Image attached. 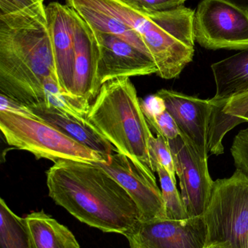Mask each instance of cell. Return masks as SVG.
<instances>
[{
    "instance_id": "obj_12",
    "label": "cell",
    "mask_w": 248,
    "mask_h": 248,
    "mask_svg": "<svg viewBox=\"0 0 248 248\" xmlns=\"http://www.w3.org/2000/svg\"><path fill=\"white\" fill-rule=\"evenodd\" d=\"M156 94L165 104L174 119L180 135L190 143L198 154L208 160L209 125L212 106L210 100H202L173 90H161Z\"/></svg>"
},
{
    "instance_id": "obj_26",
    "label": "cell",
    "mask_w": 248,
    "mask_h": 248,
    "mask_svg": "<svg viewBox=\"0 0 248 248\" xmlns=\"http://www.w3.org/2000/svg\"><path fill=\"white\" fill-rule=\"evenodd\" d=\"M0 111H7L32 119H39L27 106L1 94H0Z\"/></svg>"
},
{
    "instance_id": "obj_15",
    "label": "cell",
    "mask_w": 248,
    "mask_h": 248,
    "mask_svg": "<svg viewBox=\"0 0 248 248\" xmlns=\"http://www.w3.org/2000/svg\"><path fill=\"white\" fill-rule=\"evenodd\" d=\"M216 93L210 99L211 121L224 119V109L233 97L248 93V48L211 65Z\"/></svg>"
},
{
    "instance_id": "obj_11",
    "label": "cell",
    "mask_w": 248,
    "mask_h": 248,
    "mask_svg": "<svg viewBox=\"0 0 248 248\" xmlns=\"http://www.w3.org/2000/svg\"><path fill=\"white\" fill-rule=\"evenodd\" d=\"M208 230L203 215L185 219L140 221L127 237L143 248H204Z\"/></svg>"
},
{
    "instance_id": "obj_28",
    "label": "cell",
    "mask_w": 248,
    "mask_h": 248,
    "mask_svg": "<svg viewBox=\"0 0 248 248\" xmlns=\"http://www.w3.org/2000/svg\"><path fill=\"white\" fill-rule=\"evenodd\" d=\"M236 117L239 118V119L241 121L242 123H244V122H248V109L247 110H246V112L242 113V114L238 115V116H236Z\"/></svg>"
},
{
    "instance_id": "obj_27",
    "label": "cell",
    "mask_w": 248,
    "mask_h": 248,
    "mask_svg": "<svg viewBox=\"0 0 248 248\" xmlns=\"http://www.w3.org/2000/svg\"><path fill=\"white\" fill-rule=\"evenodd\" d=\"M228 2L231 3L243 10L248 11V0H225Z\"/></svg>"
},
{
    "instance_id": "obj_14",
    "label": "cell",
    "mask_w": 248,
    "mask_h": 248,
    "mask_svg": "<svg viewBox=\"0 0 248 248\" xmlns=\"http://www.w3.org/2000/svg\"><path fill=\"white\" fill-rule=\"evenodd\" d=\"M74 13L75 61L71 93L90 103L96 98L101 87L97 77L99 49L91 28Z\"/></svg>"
},
{
    "instance_id": "obj_18",
    "label": "cell",
    "mask_w": 248,
    "mask_h": 248,
    "mask_svg": "<svg viewBox=\"0 0 248 248\" xmlns=\"http://www.w3.org/2000/svg\"><path fill=\"white\" fill-rule=\"evenodd\" d=\"M45 105L79 119H87L91 105L60 87L52 77L44 81Z\"/></svg>"
},
{
    "instance_id": "obj_9",
    "label": "cell",
    "mask_w": 248,
    "mask_h": 248,
    "mask_svg": "<svg viewBox=\"0 0 248 248\" xmlns=\"http://www.w3.org/2000/svg\"><path fill=\"white\" fill-rule=\"evenodd\" d=\"M99 164L131 195L141 214V221L167 218L155 176L144 171L125 155L115 153Z\"/></svg>"
},
{
    "instance_id": "obj_5",
    "label": "cell",
    "mask_w": 248,
    "mask_h": 248,
    "mask_svg": "<svg viewBox=\"0 0 248 248\" xmlns=\"http://www.w3.org/2000/svg\"><path fill=\"white\" fill-rule=\"evenodd\" d=\"M206 243L221 248H248V176L237 170L214 182L203 214Z\"/></svg>"
},
{
    "instance_id": "obj_13",
    "label": "cell",
    "mask_w": 248,
    "mask_h": 248,
    "mask_svg": "<svg viewBox=\"0 0 248 248\" xmlns=\"http://www.w3.org/2000/svg\"><path fill=\"white\" fill-rule=\"evenodd\" d=\"M46 13L58 83L61 88L71 93L75 61V13L67 4L55 1L48 4Z\"/></svg>"
},
{
    "instance_id": "obj_19",
    "label": "cell",
    "mask_w": 248,
    "mask_h": 248,
    "mask_svg": "<svg viewBox=\"0 0 248 248\" xmlns=\"http://www.w3.org/2000/svg\"><path fill=\"white\" fill-rule=\"evenodd\" d=\"M141 107L149 125L157 134L167 140H173L180 135L174 119L167 111L164 100L160 96L153 94L141 100Z\"/></svg>"
},
{
    "instance_id": "obj_8",
    "label": "cell",
    "mask_w": 248,
    "mask_h": 248,
    "mask_svg": "<svg viewBox=\"0 0 248 248\" xmlns=\"http://www.w3.org/2000/svg\"><path fill=\"white\" fill-rule=\"evenodd\" d=\"M167 140L185 209L189 217L202 216L211 201L214 185L208 169V160L202 158L181 135Z\"/></svg>"
},
{
    "instance_id": "obj_31",
    "label": "cell",
    "mask_w": 248,
    "mask_h": 248,
    "mask_svg": "<svg viewBox=\"0 0 248 248\" xmlns=\"http://www.w3.org/2000/svg\"><path fill=\"white\" fill-rule=\"evenodd\" d=\"M42 1H44V0H42Z\"/></svg>"
},
{
    "instance_id": "obj_24",
    "label": "cell",
    "mask_w": 248,
    "mask_h": 248,
    "mask_svg": "<svg viewBox=\"0 0 248 248\" xmlns=\"http://www.w3.org/2000/svg\"><path fill=\"white\" fill-rule=\"evenodd\" d=\"M131 8L144 14L167 11L183 5L186 0H120Z\"/></svg>"
},
{
    "instance_id": "obj_20",
    "label": "cell",
    "mask_w": 248,
    "mask_h": 248,
    "mask_svg": "<svg viewBox=\"0 0 248 248\" xmlns=\"http://www.w3.org/2000/svg\"><path fill=\"white\" fill-rule=\"evenodd\" d=\"M0 248H30L23 218L0 200Z\"/></svg>"
},
{
    "instance_id": "obj_4",
    "label": "cell",
    "mask_w": 248,
    "mask_h": 248,
    "mask_svg": "<svg viewBox=\"0 0 248 248\" xmlns=\"http://www.w3.org/2000/svg\"><path fill=\"white\" fill-rule=\"evenodd\" d=\"M90 1L139 33L159 72H170L186 59L189 51V36L184 25L177 19L163 15L149 16L133 10L120 0Z\"/></svg>"
},
{
    "instance_id": "obj_7",
    "label": "cell",
    "mask_w": 248,
    "mask_h": 248,
    "mask_svg": "<svg viewBox=\"0 0 248 248\" xmlns=\"http://www.w3.org/2000/svg\"><path fill=\"white\" fill-rule=\"evenodd\" d=\"M194 33L206 49H248V11L225 0H203L195 12Z\"/></svg>"
},
{
    "instance_id": "obj_23",
    "label": "cell",
    "mask_w": 248,
    "mask_h": 248,
    "mask_svg": "<svg viewBox=\"0 0 248 248\" xmlns=\"http://www.w3.org/2000/svg\"><path fill=\"white\" fill-rule=\"evenodd\" d=\"M44 13L46 7L42 0H0V16Z\"/></svg>"
},
{
    "instance_id": "obj_3",
    "label": "cell",
    "mask_w": 248,
    "mask_h": 248,
    "mask_svg": "<svg viewBox=\"0 0 248 248\" xmlns=\"http://www.w3.org/2000/svg\"><path fill=\"white\" fill-rule=\"evenodd\" d=\"M87 119L118 153L128 156L144 171L154 176L149 150V140L152 134L130 78L104 83L91 105Z\"/></svg>"
},
{
    "instance_id": "obj_17",
    "label": "cell",
    "mask_w": 248,
    "mask_h": 248,
    "mask_svg": "<svg viewBox=\"0 0 248 248\" xmlns=\"http://www.w3.org/2000/svg\"><path fill=\"white\" fill-rule=\"evenodd\" d=\"M23 221L30 248H81L73 233L44 211L27 214Z\"/></svg>"
},
{
    "instance_id": "obj_30",
    "label": "cell",
    "mask_w": 248,
    "mask_h": 248,
    "mask_svg": "<svg viewBox=\"0 0 248 248\" xmlns=\"http://www.w3.org/2000/svg\"><path fill=\"white\" fill-rule=\"evenodd\" d=\"M204 248H221L218 246H215V245H208V246H205Z\"/></svg>"
},
{
    "instance_id": "obj_21",
    "label": "cell",
    "mask_w": 248,
    "mask_h": 248,
    "mask_svg": "<svg viewBox=\"0 0 248 248\" xmlns=\"http://www.w3.org/2000/svg\"><path fill=\"white\" fill-rule=\"evenodd\" d=\"M156 172H157L160 178L162 195L167 218L181 220L189 218L181 194L176 187V182L170 177L165 169L160 165L156 166Z\"/></svg>"
},
{
    "instance_id": "obj_22",
    "label": "cell",
    "mask_w": 248,
    "mask_h": 248,
    "mask_svg": "<svg viewBox=\"0 0 248 248\" xmlns=\"http://www.w3.org/2000/svg\"><path fill=\"white\" fill-rule=\"evenodd\" d=\"M149 150L155 172L156 166L160 165L165 169L170 177L176 182L174 160L168 140L160 134H157V137L151 135L149 140Z\"/></svg>"
},
{
    "instance_id": "obj_16",
    "label": "cell",
    "mask_w": 248,
    "mask_h": 248,
    "mask_svg": "<svg viewBox=\"0 0 248 248\" xmlns=\"http://www.w3.org/2000/svg\"><path fill=\"white\" fill-rule=\"evenodd\" d=\"M40 120L107 159L117 150L87 119H79L50 106L30 108ZM106 161V160H105Z\"/></svg>"
},
{
    "instance_id": "obj_6",
    "label": "cell",
    "mask_w": 248,
    "mask_h": 248,
    "mask_svg": "<svg viewBox=\"0 0 248 248\" xmlns=\"http://www.w3.org/2000/svg\"><path fill=\"white\" fill-rule=\"evenodd\" d=\"M0 130L7 144L29 152L37 159H48L55 163L63 160L87 163L106 160L97 152L40 119L0 111Z\"/></svg>"
},
{
    "instance_id": "obj_10",
    "label": "cell",
    "mask_w": 248,
    "mask_h": 248,
    "mask_svg": "<svg viewBox=\"0 0 248 248\" xmlns=\"http://www.w3.org/2000/svg\"><path fill=\"white\" fill-rule=\"evenodd\" d=\"M92 31L99 49L97 77L100 87L116 78L157 74L158 69L151 55L119 36Z\"/></svg>"
},
{
    "instance_id": "obj_25",
    "label": "cell",
    "mask_w": 248,
    "mask_h": 248,
    "mask_svg": "<svg viewBox=\"0 0 248 248\" xmlns=\"http://www.w3.org/2000/svg\"><path fill=\"white\" fill-rule=\"evenodd\" d=\"M231 153L235 167L248 176V128L234 137Z\"/></svg>"
},
{
    "instance_id": "obj_29",
    "label": "cell",
    "mask_w": 248,
    "mask_h": 248,
    "mask_svg": "<svg viewBox=\"0 0 248 248\" xmlns=\"http://www.w3.org/2000/svg\"><path fill=\"white\" fill-rule=\"evenodd\" d=\"M127 239H128V242H129L130 248H143L135 240L131 238V237H127Z\"/></svg>"
},
{
    "instance_id": "obj_1",
    "label": "cell",
    "mask_w": 248,
    "mask_h": 248,
    "mask_svg": "<svg viewBox=\"0 0 248 248\" xmlns=\"http://www.w3.org/2000/svg\"><path fill=\"white\" fill-rule=\"evenodd\" d=\"M52 201L82 223L126 237L141 221L127 191L99 163L63 160L47 172Z\"/></svg>"
},
{
    "instance_id": "obj_2",
    "label": "cell",
    "mask_w": 248,
    "mask_h": 248,
    "mask_svg": "<svg viewBox=\"0 0 248 248\" xmlns=\"http://www.w3.org/2000/svg\"><path fill=\"white\" fill-rule=\"evenodd\" d=\"M49 77L58 83L47 13L0 16V94L29 108L45 106Z\"/></svg>"
}]
</instances>
